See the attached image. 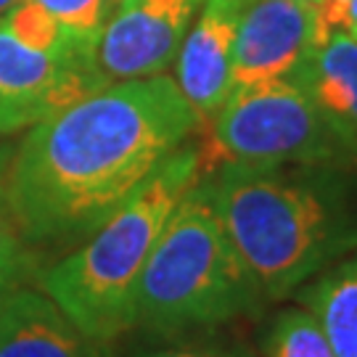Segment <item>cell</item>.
Masks as SVG:
<instances>
[{
  "label": "cell",
  "mask_w": 357,
  "mask_h": 357,
  "mask_svg": "<svg viewBox=\"0 0 357 357\" xmlns=\"http://www.w3.org/2000/svg\"><path fill=\"white\" fill-rule=\"evenodd\" d=\"M199 128L172 77L112 82L29 128L0 199L26 243H82Z\"/></svg>",
  "instance_id": "1"
},
{
  "label": "cell",
  "mask_w": 357,
  "mask_h": 357,
  "mask_svg": "<svg viewBox=\"0 0 357 357\" xmlns=\"http://www.w3.org/2000/svg\"><path fill=\"white\" fill-rule=\"evenodd\" d=\"M202 191L265 299L299 291L357 249V199L336 167H204Z\"/></svg>",
  "instance_id": "2"
},
{
  "label": "cell",
  "mask_w": 357,
  "mask_h": 357,
  "mask_svg": "<svg viewBox=\"0 0 357 357\" xmlns=\"http://www.w3.org/2000/svg\"><path fill=\"white\" fill-rule=\"evenodd\" d=\"M202 172L204 151L185 143L72 255L40 273V289L90 339L112 344L135 328L143 268L167 220L202 180Z\"/></svg>",
  "instance_id": "3"
},
{
  "label": "cell",
  "mask_w": 357,
  "mask_h": 357,
  "mask_svg": "<svg viewBox=\"0 0 357 357\" xmlns=\"http://www.w3.org/2000/svg\"><path fill=\"white\" fill-rule=\"evenodd\" d=\"M262 302L265 294L196 183L167 220L143 268L135 328L159 336L217 331Z\"/></svg>",
  "instance_id": "4"
},
{
  "label": "cell",
  "mask_w": 357,
  "mask_h": 357,
  "mask_svg": "<svg viewBox=\"0 0 357 357\" xmlns=\"http://www.w3.org/2000/svg\"><path fill=\"white\" fill-rule=\"evenodd\" d=\"M212 151L217 162L255 167L357 165V153L294 79L233 88L212 119Z\"/></svg>",
  "instance_id": "5"
},
{
  "label": "cell",
  "mask_w": 357,
  "mask_h": 357,
  "mask_svg": "<svg viewBox=\"0 0 357 357\" xmlns=\"http://www.w3.org/2000/svg\"><path fill=\"white\" fill-rule=\"evenodd\" d=\"M106 88L96 59L82 51L26 48L0 22V135L40 125L96 90Z\"/></svg>",
  "instance_id": "6"
},
{
  "label": "cell",
  "mask_w": 357,
  "mask_h": 357,
  "mask_svg": "<svg viewBox=\"0 0 357 357\" xmlns=\"http://www.w3.org/2000/svg\"><path fill=\"white\" fill-rule=\"evenodd\" d=\"M331 32L318 3L249 0L233 43V88L291 79Z\"/></svg>",
  "instance_id": "7"
},
{
  "label": "cell",
  "mask_w": 357,
  "mask_h": 357,
  "mask_svg": "<svg viewBox=\"0 0 357 357\" xmlns=\"http://www.w3.org/2000/svg\"><path fill=\"white\" fill-rule=\"evenodd\" d=\"M204 0H132L116 8L96 43V69L106 85L165 75Z\"/></svg>",
  "instance_id": "8"
},
{
  "label": "cell",
  "mask_w": 357,
  "mask_h": 357,
  "mask_svg": "<svg viewBox=\"0 0 357 357\" xmlns=\"http://www.w3.org/2000/svg\"><path fill=\"white\" fill-rule=\"evenodd\" d=\"M249 0H204L175 59L178 88L202 125L215 119L233 93V43Z\"/></svg>",
  "instance_id": "9"
},
{
  "label": "cell",
  "mask_w": 357,
  "mask_h": 357,
  "mask_svg": "<svg viewBox=\"0 0 357 357\" xmlns=\"http://www.w3.org/2000/svg\"><path fill=\"white\" fill-rule=\"evenodd\" d=\"M0 357H112L43 289L19 286L0 302Z\"/></svg>",
  "instance_id": "10"
},
{
  "label": "cell",
  "mask_w": 357,
  "mask_h": 357,
  "mask_svg": "<svg viewBox=\"0 0 357 357\" xmlns=\"http://www.w3.org/2000/svg\"><path fill=\"white\" fill-rule=\"evenodd\" d=\"M291 79L307 90L339 138L357 153V40L333 29Z\"/></svg>",
  "instance_id": "11"
},
{
  "label": "cell",
  "mask_w": 357,
  "mask_h": 357,
  "mask_svg": "<svg viewBox=\"0 0 357 357\" xmlns=\"http://www.w3.org/2000/svg\"><path fill=\"white\" fill-rule=\"evenodd\" d=\"M299 299L318 320L333 357H357V249L315 275Z\"/></svg>",
  "instance_id": "12"
},
{
  "label": "cell",
  "mask_w": 357,
  "mask_h": 357,
  "mask_svg": "<svg viewBox=\"0 0 357 357\" xmlns=\"http://www.w3.org/2000/svg\"><path fill=\"white\" fill-rule=\"evenodd\" d=\"M265 357H333L326 333L310 310L286 307L262 333Z\"/></svg>",
  "instance_id": "13"
},
{
  "label": "cell",
  "mask_w": 357,
  "mask_h": 357,
  "mask_svg": "<svg viewBox=\"0 0 357 357\" xmlns=\"http://www.w3.org/2000/svg\"><path fill=\"white\" fill-rule=\"evenodd\" d=\"M0 22L6 24V29L19 43H24L26 48H35V51H45V53L82 51L79 45H75L69 40V35H66L64 29L56 24V19H51L35 0H19ZM88 56H93V53H88Z\"/></svg>",
  "instance_id": "14"
},
{
  "label": "cell",
  "mask_w": 357,
  "mask_h": 357,
  "mask_svg": "<svg viewBox=\"0 0 357 357\" xmlns=\"http://www.w3.org/2000/svg\"><path fill=\"white\" fill-rule=\"evenodd\" d=\"M35 3L51 19H56V24L64 29L75 45L93 53L96 59V43L101 38L106 19L112 16L109 0H35Z\"/></svg>",
  "instance_id": "15"
},
{
  "label": "cell",
  "mask_w": 357,
  "mask_h": 357,
  "mask_svg": "<svg viewBox=\"0 0 357 357\" xmlns=\"http://www.w3.org/2000/svg\"><path fill=\"white\" fill-rule=\"evenodd\" d=\"M35 268L29 243L22 236L13 215L0 199V302L19 286H24L29 273Z\"/></svg>",
  "instance_id": "16"
},
{
  "label": "cell",
  "mask_w": 357,
  "mask_h": 357,
  "mask_svg": "<svg viewBox=\"0 0 357 357\" xmlns=\"http://www.w3.org/2000/svg\"><path fill=\"white\" fill-rule=\"evenodd\" d=\"M135 357H225L220 349L206 344H172V347H156L146 349Z\"/></svg>",
  "instance_id": "17"
},
{
  "label": "cell",
  "mask_w": 357,
  "mask_h": 357,
  "mask_svg": "<svg viewBox=\"0 0 357 357\" xmlns=\"http://www.w3.org/2000/svg\"><path fill=\"white\" fill-rule=\"evenodd\" d=\"M342 29L357 40V0H344V8H342Z\"/></svg>",
  "instance_id": "18"
},
{
  "label": "cell",
  "mask_w": 357,
  "mask_h": 357,
  "mask_svg": "<svg viewBox=\"0 0 357 357\" xmlns=\"http://www.w3.org/2000/svg\"><path fill=\"white\" fill-rule=\"evenodd\" d=\"M13 149L11 143H6V138L0 135V185H3V178H6V169H8V162H11L13 156Z\"/></svg>",
  "instance_id": "19"
},
{
  "label": "cell",
  "mask_w": 357,
  "mask_h": 357,
  "mask_svg": "<svg viewBox=\"0 0 357 357\" xmlns=\"http://www.w3.org/2000/svg\"><path fill=\"white\" fill-rule=\"evenodd\" d=\"M16 3H19V0H0V19H3V16H6L8 11H11Z\"/></svg>",
  "instance_id": "20"
},
{
  "label": "cell",
  "mask_w": 357,
  "mask_h": 357,
  "mask_svg": "<svg viewBox=\"0 0 357 357\" xmlns=\"http://www.w3.org/2000/svg\"><path fill=\"white\" fill-rule=\"evenodd\" d=\"M228 357H257V355H255V352H249V349H243V347H241V349H233V352H230Z\"/></svg>",
  "instance_id": "21"
},
{
  "label": "cell",
  "mask_w": 357,
  "mask_h": 357,
  "mask_svg": "<svg viewBox=\"0 0 357 357\" xmlns=\"http://www.w3.org/2000/svg\"><path fill=\"white\" fill-rule=\"evenodd\" d=\"M128 3H132V0H109V8H112V13H114L116 8H122V6H128Z\"/></svg>",
  "instance_id": "22"
},
{
  "label": "cell",
  "mask_w": 357,
  "mask_h": 357,
  "mask_svg": "<svg viewBox=\"0 0 357 357\" xmlns=\"http://www.w3.org/2000/svg\"><path fill=\"white\" fill-rule=\"evenodd\" d=\"M302 3H320V0H302Z\"/></svg>",
  "instance_id": "23"
}]
</instances>
